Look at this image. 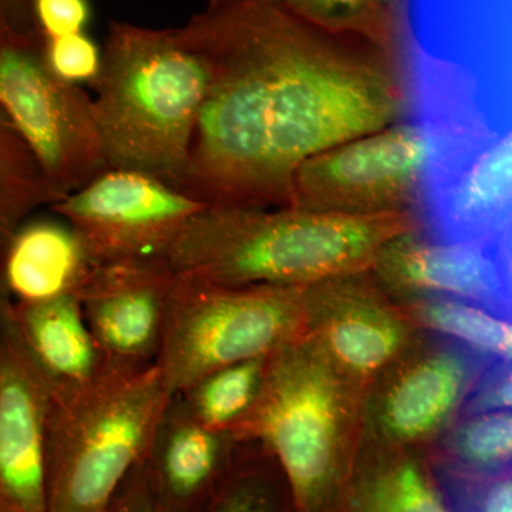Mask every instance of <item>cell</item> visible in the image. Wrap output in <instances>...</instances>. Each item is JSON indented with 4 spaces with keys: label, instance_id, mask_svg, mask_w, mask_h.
<instances>
[{
    "label": "cell",
    "instance_id": "1",
    "mask_svg": "<svg viewBox=\"0 0 512 512\" xmlns=\"http://www.w3.org/2000/svg\"><path fill=\"white\" fill-rule=\"evenodd\" d=\"M409 116L427 138L416 218L434 241L512 248L511 86L406 43Z\"/></svg>",
    "mask_w": 512,
    "mask_h": 512
},
{
    "label": "cell",
    "instance_id": "2",
    "mask_svg": "<svg viewBox=\"0 0 512 512\" xmlns=\"http://www.w3.org/2000/svg\"><path fill=\"white\" fill-rule=\"evenodd\" d=\"M245 9L268 69L272 165L289 202L306 158L407 119L403 63L262 0Z\"/></svg>",
    "mask_w": 512,
    "mask_h": 512
},
{
    "label": "cell",
    "instance_id": "3",
    "mask_svg": "<svg viewBox=\"0 0 512 512\" xmlns=\"http://www.w3.org/2000/svg\"><path fill=\"white\" fill-rule=\"evenodd\" d=\"M419 229L412 211L346 217L292 207L208 205L165 254L175 275L225 286H309L370 271L377 252Z\"/></svg>",
    "mask_w": 512,
    "mask_h": 512
},
{
    "label": "cell",
    "instance_id": "4",
    "mask_svg": "<svg viewBox=\"0 0 512 512\" xmlns=\"http://www.w3.org/2000/svg\"><path fill=\"white\" fill-rule=\"evenodd\" d=\"M366 397L306 335L269 356L258 402L232 434L274 457L293 512H342L365 440Z\"/></svg>",
    "mask_w": 512,
    "mask_h": 512
},
{
    "label": "cell",
    "instance_id": "5",
    "mask_svg": "<svg viewBox=\"0 0 512 512\" xmlns=\"http://www.w3.org/2000/svg\"><path fill=\"white\" fill-rule=\"evenodd\" d=\"M90 86L107 168L153 175L178 190L207 92L200 57L175 29L113 22Z\"/></svg>",
    "mask_w": 512,
    "mask_h": 512
},
{
    "label": "cell",
    "instance_id": "6",
    "mask_svg": "<svg viewBox=\"0 0 512 512\" xmlns=\"http://www.w3.org/2000/svg\"><path fill=\"white\" fill-rule=\"evenodd\" d=\"M170 399L156 365L107 362L92 382L55 390L46 433L47 512H104L146 458Z\"/></svg>",
    "mask_w": 512,
    "mask_h": 512
},
{
    "label": "cell",
    "instance_id": "7",
    "mask_svg": "<svg viewBox=\"0 0 512 512\" xmlns=\"http://www.w3.org/2000/svg\"><path fill=\"white\" fill-rule=\"evenodd\" d=\"M306 335L305 286H225L175 275L156 366L173 397L212 370L272 356Z\"/></svg>",
    "mask_w": 512,
    "mask_h": 512
},
{
    "label": "cell",
    "instance_id": "8",
    "mask_svg": "<svg viewBox=\"0 0 512 512\" xmlns=\"http://www.w3.org/2000/svg\"><path fill=\"white\" fill-rule=\"evenodd\" d=\"M42 37L8 32L0 45V110L35 158L57 202L109 170L92 97L47 69Z\"/></svg>",
    "mask_w": 512,
    "mask_h": 512
},
{
    "label": "cell",
    "instance_id": "9",
    "mask_svg": "<svg viewBox=\"0 0 512 512\" xmlns=\"http://www.w3.org/2000/svg\"><path fill=\"white\" fill-rule=\"evenodd\" d=\"M426 163L423 128L407 117L302 161L289 207L346 217L416 214Z\"/></svg>",
    "mask_w": 512,
    "mask_h": 512
},
{
    "label": "cell",
    "instance_id": "10",
    "mask_svg": "<svg viewBox=\"0 0 512 512\" xmlns=\"http://www.w3.org/2000/svg\"><path fill=\"white\" fill-rule=\"evenodd\" d=\"M208 205L153 175L106 170L52 205L93 265L165 258L187 222Z\"/></svg>",
    "mask_w": 512,
    "mask_h": 512
},
{
    "label": "cell",
    "instance_id": "11",
    "mask_svg": "<svg viewBox=\"0 0 512 512\" xmlns=\"http://www.w3.org/2000/svg\"><path fill=\"white\" fill-rule=\"evenodd\" d=\"M491 360L451 340L421 333L367 393L365 439L429 450L456 421L468 389Z\"/></svg>",
    "mask_w": 512,
    "mask_h": 512
},
{
    "label": "cell",
    "instance_id": "12",
    "mask_svg": "<svg viewBox=\"0 0 512 512\" xmlns=\"http://www.w3.org/2000/svg\"><path fill=\"white\" fill-rule=\"evenodd\" d=\"M305 301L308 335L366 394L423 333L370 271L305 286Z\"/></svg>",
    "mask_w": 512,
    "mask_h": 512
},
{
    "label": "cell",
    "instance_id": "13",
    "mask_svg": "<svg viewBox=\"0 0 512 512\" xmlns=\"http://www.w3.org/2000/svg\"><path fill=\"white\" fill-rule=\"evenodd\" d=\"M512 249L434 241L419 229L390 239L372 272L394 301L440 296L512 318Z\"/></svg>",
    "mask_w": 512,
    "mask_h": 512
},
{
    "label": "cell",
    "instance_id": "14",
    "mask_svg": "<svg viewBox=\"0 0 512 512\" xmlns=\"http://www.w3.org/2000/svg\"><path fill=\"white\" fill-rule=\"evenodd\" d=\"M174 278L165 258L92 266L79 298L84 320L106 362L128 369L156 365Z\"/></svg>",
    "mask_w": 512,
    "mask_h": 512
},
{
    "label": "cell",
    "instance_id": "15",
    "mask_svg": "<svg viewBox=\"0 0 512 512\" xmlns=\"http://www.w3.org/2000/svg\"><path fill=\"white\" fill-rule=\"evenodd\" d=\"M10 302L0 312V512H47L53 387L23 342Z\"/></svg>",
    "mask_w": 512,
    "mask_h": 512
},
{
    "label": "cell",
    "instance_id": "16",
    "mask_svg": "<svg viewBox=\"0 0 512 512\" xmlns=\"http://www.w3.org/2000/svg\"><path fill=\"white\" fill-rule=\"evenodd\" d=\"M239 443L228 431L201 426L180 397H171L143 461L158 510L207 512L234 463Z\"/></svg>",
    "mask_w": 512,
    "mask_h": 512
},
{
    "label": "cell",
    "instance_id": "17",
    "mask_svg": "<svg viewBox=\"0 0 512 512\" xmlns=\"http://www.w3.org/2000/svg\"><path fill=\"white\" fill-rule=\"evenodd\" d=\"M407 42L511 83V0H404Z\"/></svg>",
    "mask_w": 512,
    "mask_h": 512
},
{
    "label": "cell",
    "instance_id": "18",
    "mask_svg": "<svg viewBox=\"0 0 512 512\" xmlns=\"http://www.w3.org/2000/svg\"><path fill=\"white\" fill-rule=\"evenodd\" d=\"M92 266L76 232L56 221H23L0 248V271L13 302L79 293Z\"/></svg>",
    "mask_w": 512,
    "mask_h": 512
},
{
    "label": "cell",
    "instance_id": "19",
    "mask_svg": "<svg viewBox=\"0 0 512 512\" xmlns=\"http://www.w3.org/2000/svg\"><path fill=\"white\" fill-rule=\"evenodd\" d=\"M23 342L55 390L92 382L107 362L84 320L79 293L43 302H10Z\"/></svg>",
    "mask_w": 512,
    "mask_h": 512
},
{
    "label": "cell",
    "instance_id": "20",
    "mask_svg": "<svg viewBox=\"0 0 512 512\" xmlns=\"http://www.w3.org/2000/svg\"><path fill=\"white\" fill-rule=\"evenodd\" d=\"M427 451L363 440L342 512H448Z\"/></svg>",
    "mask_w": 512,
    "mask_h": 512
},
{
    "label": "cell",
    "instance_id": "21",
    "mask_svg": "<svg viewBox=\"0 0 512 512\" xmlns=\"http://www.w3.org/2000/svg\"><path fill=\"white\" fill-rule=\"evenodd\" d=\"M332 35L356 37L403 63L406 25L387 0H262Z\"/></svg>",
    "mask_w": 512,
    "mask_h": 512
},
{
    "label": "cell",
    "instance_id": "22",
    "mask_svg": "<svg viewBox=\"0 0 512 512\" xmlns=\"http://www.w3.org/2000/svg\"><path fill=\"white\" fill-rule=\"evenodd\" d=\"M397 302L421 332L451 340L490 359L512 360V318L440 296Z\"/></svg>",
    "mask_w": 512,
    "mask_h": 512
},
{
    "label": "cell",
    "instance_id": "23",
    "mask_svg": "<svg viewBox=\"0 0 512 512\" xmlns=\"http://www.w3.org/2000/svg\"><path fill=\"white\" fill-rule=\"evenodd\" d=\"M268 360L255 357L212 370L177 396L201 426L234 433L258 402Z\"/></svg>",
    "mask_w": 512,
    "mask_h": 512
},
{
    "label": "cell",
    "instance_id": "24",
    "mask_svg": "<svg viewBox=\"0 0 512 512\" xmlns=\"http://www.w3.org/2000/svg\"><path fill=\"white\" fill-rule=\"evenodd\" d=\"M207 512H293L281 468L254 441H241Z\"/></svg>",
    "mask_w": 512,
    "mask_h": 512
},
{
    "label": "cell",
    "instance_id": "25",
    "mask_svg": "<svg viewBox=\"0 0 512 512\" xmlns=\"http://www.w3.org/2000/svg\"><path fill=\"white\" fill-rule=\"evenodd\" d=\"M429 456L471 473L510 470L511 410L457 419L429 448Z\"/></svg>",
    "mask_w": 512,
    "mask_h": 512
},
{
    "label": "cell",
    "instance_id": "26",
    "mask_svg": "<svg viewBox=\"0 0 512 512\" xmlns=\"http://www.w3.org/2000/svg\"><path fill=\"white\" fill-rule=\"evenodd\" d=\"M56 202L29 148L0 110V248L30 212Z\"/></svg>",
    "mask_w": 512,
    "mask_h": 512
},
{
    "label": "cell",
    "instance_id": "27",
    "mask_svg": "<svg viewBox=\"0 0 512 512\" xmlns=\"http://www.w3.org/2000/svg\"><path fill=\"white\" fill-rule=\"evenodd\" d=\"M434 480L448 512H512V470L471 473L429 456Z\"/></svg>",
    "mask_w": 512,
    "mask_h": 512
},
{
    "label": "cell",
    "instance_id": "28",
    "mask_svg": "<svg viewBox=\"0 0 512 512\" xmlns=\"http://www.w3.org/2000/svg\"><path fill=\"white\" fill-rule=\"evenodd\" d=\"M42 57L53 76L74 86L92 84L100 72V47L86 32L43 39Z\"/></svg>",
    "mask_w": 512,
    "mask_h": 512
},
{
    "label": "cell",
    "instance_id": "29",
    "mask_svg": "<svg viewBox=\"0 0 512 512\" xmlns=\"http://www.w3.org/2000/svg\"><path fill=\"white\" fill-rule=\"evenodd\" d=\"M511 407L512 360L494 359L485 365L471 384L458 410L457 419L505 412Z\"/></svg>",
    "mask_w": 512,
    "mask_h": 512
},
{
    "label": "cell",
    "instance_id": "30",
    "mask_svg": "<svg viewBox=\"0 0 512 512\" xmlns=\"http://www.w3.org/2000/svg\"><path fill=\"white\" fill-rule=\"evenodd\" d=\"M33 18L43 39L83 33L92 18L89 0H33Z\"/></svg>",
    "mask_w": 512,
    "mask_h": 512
},
{
    "label": "cell",
    "instance_id": "31",
    "mask_svg": "<svg viewBox=\"0 0 512 512\" xmlns=\"http://www.w3.org/2000/svg\"><path fill=\"white\" fill-rule=\"evenodd\" d=\"M143 461L127 474L104 512H160L148 490Z\"/></svg>",
    "mask_w": 512,
    "mask_h": 512
},
{
    "label": "cell",
    "instance_id": "32",
    "mask_svg": "<svg viewBox=\"0 0 512 512\" xmlns=\"http://www.w3.org/2000/svg\"><path fill=\"white\" fill-rule=\"evenodd\" d=\"M0 16L10 32L42 37L33 18V0H0Z\"/></svg>",
    "mask_w": 512,
    "mask_h": 512
},
{
    "label": "cell",
    "instance_id": "33",
    "mask_svg": "<svg viewBox=\"0 0 512 512\" xmlns=\"http://www.w3.org/2000/svg\"><path fill=\"white\" fill-rule=\"evenodd\" d=\"M12 301L8 289H6L5 281H3L2 271H0V312L5 308L6 303Z\"/></svg>",
    "mask_w": 512,
    "mask_h": 512
},
{
    "label": "cell",
    "instance_id": "34",
    "mask_svg": "<svg viewBox=\"0 0 512 512\" xmlns=\"http://www.w3.org/2000/svg\"><path fill=\"white\" fill-rule=\"evenodd\" d=\"M387 2H389L390 5H392L393 8L403 16L404 19V0H387Z\"/></svg>",
    "mask_w": 512,
    "mask_h": 512
},
{
    "label": "cell",
    "instance_id": "35",
    "mask_svg": "<svg viewBox=\"0 0 512 512\" xmlns=\"http://www.w3.org/2000/svg\"><path fill=\"white\" fill-rule=\"evenodd\" d=\"M8 32H10V30L8 26H6V23L3 22L2 16H0V45H2L3 37H5L6 33Z\"/></svg>",
    "mask_w": 512,
    "mask_h": 512
}]
</instances>
